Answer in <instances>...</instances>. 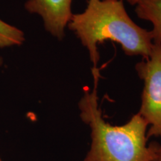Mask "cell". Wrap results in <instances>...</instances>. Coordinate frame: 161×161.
<instances>
[{
	"mask_svg": "<svg viewBox=\"0 0 161 161\" xmlns=\"http://www.w3.org/2000/svg\"><path fill=\"white\" fill-rule=\"evenodd\" d=\"M92 72L93 90H85L78 103L80 117L91 130V147L84 161H156L159 144L147 146L148 125L138 113L121 126L104 121L98 102L99 70Z\"/></svg>",
	"mask_w": 161,
	"mask_h": 161,
	"instance_id": "obj_1",
	"label": "cell"
},
{
	"mask_svg": "<svg viewBox=\"0 0 161 161\" xmlns=\"http://www.w3.org/2000/svg\"><path fill=\"white\" fill-rule=\"evenodd\" d=\"M67 25L87 49L92 69L98 68L100 59L98 45L106 40L118 43L127 55L145 58L154 44L152 31L130 19L122 0H88L85 10L72 14Z\"/></svg>",
	"mask_w": 161,
	"mask_h": 161,
	"instance_id": "obj_2",
	"label": "cell"
},
{
	"mask_svg": "<svg viewBox=\"0 0 161 161\" xmlns=\"http://www.w3.org/2000/svg\"><path fill=\"white\" fill-rule=\"evenodd\" d=\"M135 68L144 84L138 114L150 125L147 137L161 138V43L154 42L149 56Z\"/></svg>",
	"mask_w": 161,
	"mask_h": 161,
	"instance_id": "obj_3",
	"label": "cell"
},
{
	"mask_svg": "<svg viewBox=\"0 0 161 161\" xmlns=\"http://www.w3.org/2000/svg\"><path fill=\"white\" fill-rule=\"evenodd\" d=\"M72 0H28L25 8L42 17L47 31L63 40L64 30L71 19Z\"/></svg>",
	"mask_w": 161,
	"mask_h": 161,
	"instance_id": "obj_4",
	"label": "cell"
},
{
	"mask_svg": "<svg viewBox=\"0 0 161 161\" xmlns=\"http://www.w3.org/2000/svg\"><path fill=\"white\" fill-rule=\"evenodd\" d=\"M135 11L139 18L152 24L154 42L161 43V0H141L136 5Z\"/></svg>",
	"mask_w": 161,
	"mask_h": 161,
	"instance_id": "obj_5",
	"label": "cell"
},
{
	"mask_svg": "<svg viewBox=\"0 0 161 161\" xmlns=\"http://www.w3.org/2000/svg\"><path fill=\"white\" fill-rule=\"evenodd\" d=\"M24 41L23 31L0 19V48L20 46Z\"/></svg>",
	"mask_w": 161,
	"mask_h": 161,
	"instance_id": "obj_6",
	"label": "cell"
},
{
	"mask_svg": "<svg viewBox=\"0 0 161 161\" xmlns=\"http://www.w3.org/2000/svg\"><path fill=\"white\" fill-rule=\"evenodd\" d=\"M156 161H161V144L158 146V158Z\"/></svg>",
	"mask_w": 161,
	"mask_h": 161,
	"instance_id": "obj_7",
	"label": "cell"
},
{
	"mask_svg": "<svg viewBox=\"0 0 161 161\" xmlns=\"http://www.w3.org/2000/svg\"><path fill=\"white\" fill-rule=\"evenodd\" d=\"M140 1H141V0H128V3L131 5H136Z\"/></svg>",
	"mask_w": 161,
	"mask_h": 161,
	"instance_id": "obj_8",
	"label": "cell"
},
{
	"mask_svg": "<svg viewBox=\"0 0 161 161\" xmlns=\"http://www.w3.org/2000/svg\"><path fill=\"white\" fill-rule=\"evenodd\" d=\"M3 58L0 56V66L3 65Z\"/></svg>",
	"mask_w": 161,
	"mask_h": 161,
	"instance_id": "obj_9",
	"label": "cell"
},
{
	"mask_svg": "<svg viewBox=\"0 0 161 161\" xmlns=\"http://www.w3.org/2000/svg\"><path fill=\"white\" fill-rule=\"evenodd\" d=\"M0 161H1V159H0Z\"/></svg>",
	"mask_w": 161,
	"mask_h": 161,
	"instance_id": "obj_10",
	"label": "cell"
}]
</instances>
